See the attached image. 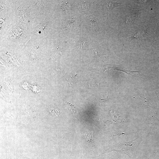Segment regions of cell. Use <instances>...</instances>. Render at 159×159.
I'll return each instance as SVG.
<instances>
[{
	"label": "cell",
	"instance_id": "6da1fadb",
	"mask_svg": "<svg viewBox=\"0 0 159 159\" xmlns=\"http://www.w3.org/2000/svg\"><path fill=\"white\" fill-rule=\"evenodd\" d=\"M139 142V139H138L136 140L128 143H126L122 144L120 145V148L122 149V151H134L135 150L138 146Z\"/></svg>",
	"mask_w": 159,
	"mask_h": 159
},
{
	"label": "cell",
	"instance_id": "7a4b0ae2",
	"mask_svg": "<svg viewBox=\"0 0 159 159\" xmlns=\"http://www.w3.org/2000/svg\"><path fill=\"white\" fill-rule=\"evenodd\" d=\"M140 10L135 11L131 10L130 13L127 15L125 20L126 23L132 24L136 19L138 15Z\"/></svg>",
	"mask_w": 159,
	"mask_h": 159
},
{
	"label": "cell",
	"instance_id": "3957f363",
	"mask_svg": "<svg viewBox=\"0 0 159 159\" xmlns=\"http://www.w3.org/2000/svg\"><path fill=\"white\" fill-rule=\"evenodd\" d=\"M147 33L146 28H143L134 35L128 38L131 40H140L145 38Z\"/></svg>",
	"mask_w": 159,
	"mask_h": 159
},
{
	"label": "cell",
	"instance_id": "277c9868",
	"mask_svg": "<svg viewBox=\"0 0 159 159\" xmlns=\"http://www.w3.org/2000/svg\"><path fill=\"white\" fill-rule=\"evenodd\" d=\"M47 24L46 23L40 24L36 27L35 29V31L39 34L43 33Z\"/></svg>",
	"mask_w": 159,
	"mask_h": 159
},
{
	"label": "cell",
	"instance_id": "5b68a950",
	"mask_svg": "<svg viewBox=\"0 0 159 159\" xmlns=\"http://www.w3.org/2000/svg\"><path fill=\"white\" fill-rule=\"evenodd\" d=\"M123 2H109L107 3L106 5L107 8L110 9V7L111 9H112V8L113 7L118 6H122Z\"/></svg>",
	"mask_w": 159,
	"mask_h": 159
},
{
	"label": "cell",
	"instance_id": "8992f818",
	"mask_svg": "<svg viewBox=\"0 0 159 159\" xmlns=\"http://www.w3.org/2000/svg\"><path fill=\"white\" fill-rule=\"evenodd\" d=\"M77 46L80 50L82 51L85 48L86 44V41L83 39H82L77 42Z\"/></svg>",
	"mask_w": 159,
	"mask_h": 159
},
{
	"label": "cell",
	"instance_id": "52a82bcc",
	"mask_svg": "<svg viewBox=\"0 0 159 159\" xmlns=\"http://www.w3.org/2000/svg\"><path fill=\"white\" fill-rule=\"evenodd\" d=\"M76 24L75 18H73L70 20H68L66 26L67 28H72Z\"/></svg>",
	"mask_w": 159,
	"mask_h": 159
},
{
	"label": "cell",
	"instance_id": "ba28073f",
	"mask_svg": "<svg viewBox=\"0 0 159 159\" xmlns=\"http://www.w3.org/2000/svg\"><path fill=\"white\" fill-rule=\"evenodd\" d=\"M85 137L87 141L89 142H92L93 137L92 134L91 132H88L85 134Z\"/></svg>",
	"mask_w": 159,
	"mask_h": 159
},
{
	"label": "cell",
	"instance_id": "9c48e42d",
	"mask_svg": "<svg viewBox=\"0 0 159 159\" xmlns=\"http://www.w3.org/2000/svg\"><path fill=\"white\" fill-rule=\"evenodd\" d=\"M50 111L52 114L57 116H60L61 114V112L60 111L52 108L50 109Z\"/></svg>",
	"mask_w": 159,
	"mask_h": 159
},
{
	"label": "cell",
	"instance_id": "30bf717a",
	"mask_svg": "<svg viewBox=\"0 0 159 159\" xmlns=\"http://www.w3.org/2000/svg\"><path fill=\"white\" fill-rule=\"evenodd\" d=\"M93 52L96 55H98L100 54V53L99 50L95 48H94L93 49Z\"/></svg>",
	"mask_w": 159,
	"mask_h": 159
},
{
	"label": "cell",
	"instance_id": "8fae6325",
	"mask_svg": "<svg viewBox=\"0 0 159 159\" xmlns=\"http://www.w3.org/2000/svg\"><path fill=\"white\" fill-rule=\"evenodd\" d=\"M90 22L91 23L92 25L93 26V27L94 28V23L95 22V19H91L90 20Z\"/></svg>",
	"mask_w": 159,
	"mask_h": 159
}]
</instances>
